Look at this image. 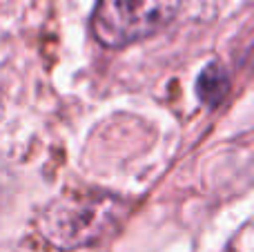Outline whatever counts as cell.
Segmentation results:
<instances>
[{
  "mask_svg": "<svg viewBox=\"0 0 254 252\" xmlns=\"http://www.w3.org/2000/svg\"><path fill=\"white\" fill-rule=\"evenodd\" d=\"M183 0H96L92 34L107 49H123L152 38L174 22Z\"/></svg>",
  "mask_w": 254,
  "mask_h": 252,
  "instance_id": "7a4b0ae2",
  "label": "cell"
},
{
  "mask_svg": "<svg viewBox=\"0 0 254 252\" xmlns=\"http://www.w3.org/2000/svg\"><path fill=\"white\" fill-rule=\"evenodd\" d=\"M131 214V201L98 188H69L38 214V232L61 252L83 250L114 237Z\"/></svg>",
  "mask_w": 254,
  "mask_h": 252,
  "instance_id": "6da1fadb",
  "label": "cell"
},
{
  "mask_svg": "<svg viewBox=\"0 0 254 252\" xmlns=\"http://www.w3.org/2000/svg\"><path fill=\"white\" fill-rule=\"evenodd\" d=\"M230 94V76L228 69L219 61L207 63L196 78V96L205 107L214 110L228 98Z\"/></svg>",
  "mask_w": 254,
  "mask_h": 252,
  "instance_id": "3957f363",
  "label": "cell"
}]
</instances>
